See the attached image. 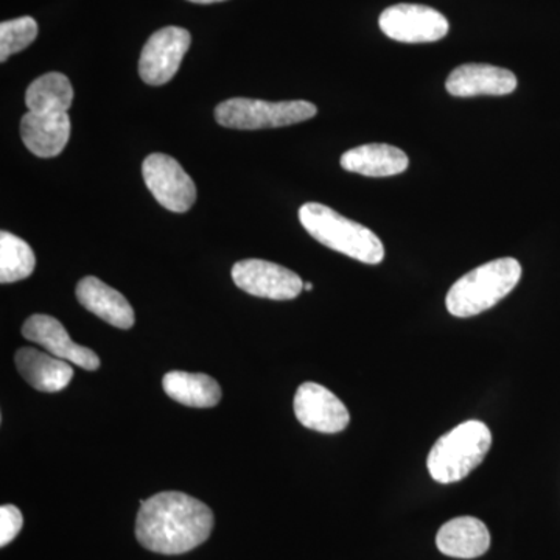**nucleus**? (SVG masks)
Masks as SVG:
<instances>
[{"instance_id": "nucleus-1", "label": "nucleus", "mask_w": 560, "mask_h": 560, "mask_svg": "<svg viewBox=\"0 0 560 560\" xmlns=\"http://www.w3.org/2000/svg\"><path fill=\"white\" fill-rule=\"evenodd\" d=\"M213 512L200 500L183 492H161L140 501L136 537L158 555H184L209 539Z\"/></svg>"}, {"instance_id": "nucleus-2", "label": "nucleus", "mask_w": 560, "mask_h": 560, "mask_svg": "<svg viewBox=\"0 0 560 560\" xmlns=\"http://www.w3.org/2000/svg\"><path fill=\"white\" fill-rule=\"evenodd\" d=\"M300 221L316 242L350 259L368 265H378L385 259L381 238L370 228L346 219L337 210L307 202L300 209Z\"/></svg>"}, {"instance_id": "nucleus-3", "label": "nucleus", "mask_w": 560, "mask_h": 560, "mask_svg": "<svg viewBox=\"0 0 560 560\" xmlns=\"http://www.w3.org/2000/svg\"><path fill=\"white\" fill-rule=\"evenodd\" d=\"M522 279V265L512 257L488 261L453 283L447 311L456 318H471L508 296Z\"/></svg>"}, {"instance_id": "nucleus-4", "label": "nucleus", "mask_w": 560, "mask_h": 560, "mask_svg": "<svg viewBox=\"0 0 560 560\" xmlns=\"http://www.w3.org/2000/svg\"><path fill=\"white\" fill-rule=\"evenodd\" d=\"M492 445V433L480 420H467L448 431L431 448L427 467L441 485L464 480L485 460Z\"/></svg>"}, {"instance_id": "nucleus-5", "label": "nucleus", "mask_w": 560, "mask_h": 560, "mask_svg": "<svg viewBox=\"0 0 560 560\" xmlns=\"http://www.w3.org/2000/svg\"><path fill=\"white\" fill-rule=\"evenodd\" d=\"M318 108L311 102H265L257 98H230L220 103L215 119L221 127L231 130H267V128L290 127L311 120Z\"/></svg>"}, {"instance_id": "nucleus-6", "label": "nucleus", "mask_w": 560, "mask_h": 560, "mask_svg": "<svg viewBox=\"0 0 560 560\" xmlns=\"http://www.w3.org/2000/svg\"><path fill=\"white\" fill-rule=\"evenodd\" d=\"M142 175L151 195L171 212H187L197 201L194 179L167 154H150L143 161Z\"/></svg>"}, {"instance_id": "nucleus-7", "label": "nucleus", "mask_w": 560, "mask_h": 560, "mask_svg": "<svg viewBox=\"0 0 560 560\" xmlns=\"http://www.w3.org/2000/svg\"><path fill=\"white\" fill-rule=\"evenodd\" d=\"M232 279L245 293L264 300L291 301L304 290V282L296 272L268 260L237 261L232 268Z\"/></svg>"}, {"instance_id": "nucleus-8", "label": "nucleus", "mask_w": 560, "mask_h": 560, "mask_svg": "<svg viewBox=\"0 0 560 560\" xmlns=\"http://www.w3.org/2000/svg\"><path fill=\"white\" fill-rule=\"evenodd\" d=\"M388 38L407 44L436 43L448 33V21L440 11L416 3L389 7L378 20Z\"/></svg>"}, {"instance_id": "nucleus-9", "label": "nucleus", "mask_w": 560, "mask_h": 560, "mask_svg": "<svg viewBox=\"0 0 560 560\" xmlns=\"http://www.w3.org/2000/svg\"><path fill=\"white\" fill-rule=\"evenodd\" d=\"M186 28L165 27L150 36L139 60V75L150 86H162L176 75L184 55L190 49Z\"/></svg>"}, {"instance_id": "nucleus-10", "label": "nucleus", "mask_w": 560, "mask_h": 560, "mask_svg": "<svg viewBox=\"0 0 560 560\" xmlns=\"http://www.w3.org/2000/svg\"><path fill=\"white\" fill-rule=\"evenodd\" d=\"M294 415L305 427L319 433L335 434L348 429V408L331 390L318 383H302L294 396Z\"/></svg>"}, {"instance_id": "nucleus-11", "label": "nucleus", "mask_w": 560, "mask_h": 560, "mask_svg": "<svg viewBox=\"0 0 560 560\" xmlns=\"http://www.w3.org/2000/svg\"><path fill=\"white\" fill-rule=\"evenodd\" d=\"M22 335L28 341L43 346L51 355L69 361L86 371H97L101 359L90 348L72 341L60 320L49 315H33L22 326Z\"/></svg>"}, {"instance_id": "nucleus-12", "label": "nucleus", "mask_w": 560, "mask_h": 560, "mask_svg": "<svg viewBox=\"0 0 560 560\" xmlns=\"http://www.w3.org/2000/svg\"><path fill=\"white\" fill-rule=\"evenodd\" d=\"M453 97H477V95H510L517 90V77L511 70L492 65L469 62L459 66L445 83Z\"/></svg>"}, {"instance_id": "nucleus-13", "label": "nucleus", "mask_w": 560, "mask_h": 560, "mask_svg": "<svg viewBox=\"0 0 560 560\" xmlns=\"http://www.w3.org/2000/svg\"><path fill=\"white\" fill-rule=\"evenodd\" d=\"M22 142L35 156H58L70 139L68 113H33L28 110L21 121Z\"/></svg>"}, {"instance_id": "nucleus-14", "label": "nucleus", "mask_w": 560, "mask_h": 560, "mask_svg": "<svg viewBox=\"0 0 560 560\" xmlns=\"http://www.w3.org/2000/svg\"><path fill=\"white\" fill-rule=\"evenodd\" d=\"M77 300L86 311L94 313L110 326L119 329H131L135 326V311L127 298L94 276L80 280Z\"/></svg>"}, {"instance_id": "nucleus-15", "label": "nucleus", "mask_w": 560, "mask_h": 560, "mask_svg": "<svg viewBox=\"0 0 560 560\" xmlns=\"http://www.w3.org/2000/svg\"><path fill=\"white\" fill-rule=\"evenodd\" d=\"M410 165L407 153L388 143H368L346 151L341 156V167L350 173L386 178L400 175Z\"/></svg>"}, {"instance_id": "nucleus-16", "label": "nucleus", "mask_w": 560, "mask_h": 560, "mask_svg": "<svg viewBox=\"0 0 560 560\" xmlns=\"http://www.w3.org/2000/svg\"><path fill=\"white\" fill-rule=\"evenodd\" d=\"M438 550L456 559H475L486 555L490 547L488 526L475 517H458L438 530Z\"/></svg>"}, {"instance_id": "nucleus-17", "label": "nucleus", "mask_w": 560, "mask_h": 560, "mask_svg": "<svg viewBox=\"0 0 560 560\" xmlns=\"http://www.w3.org/2000/svg\"><path fill=\"white\" fill-rule=\"evenodd\" d=\"M16 368L24 381L43 393H58L73 377L72 366L66 360L38 349L22 348L16 352Z\"/></svg>"}, {"instance_id": "nucleus-18", "label": "nucleus", "mask_w": 560, "mask_h": 560, "mask_svg": "<svg viewBox=\"0 0 560 560\" xmlns=\"http://www.w3.org/2000/svg\"><path fill=\"white\" fill-rule=\"evenodd\" d=\"M162 385L171 399L186 407L212 408L221 400L219 383L206 374L172 371L165 374Z\"/></svg>"}, {"instance_id": "nucleus-19", "label": "nucleus", "mask_w": 560, "mask_h": 560, "mask_svg": "<svg viewBox=\"0 0 560 560\" xmlns=\"http://www.w3.org/2000/svg\"><path fill=\"white\" fill-rule=\"evenodd\" d=\"M73 102L72 84L65 73L49 72L28 86L25 103L33 113H68Z\"/></svg>"}, {"instance_id": "nucleus-20", "label": "nucleus", "mask_w": 560, "mask_h": 560, "mask_svg": "<svg viewBox=\"0 0 560 560\" xmlns=\"http://www.w3.org/2000/svg\"><path fill=\"white\" fill-rule=\"evenodd\" d=\"M35 265V253L27 242L11 232H0V282L13 283L27 279Z\"/></svg>"}, {"instance_id": "nucleus-21", "label": "nucleus", "mask_w": 560, "mask_h": 560, "mask_svg": "<svg viewBox=\"0 0 560 560\" xmlns=\"http://www.w3.org/2000/svg\"><path fill=\"white\" fill-rule=\"evenodd\" d=\"M38 36V24L31 16L18 18L0 24V61L5 62L11 55L27 49Z\"/></svg>"}, {"instance_id": "nucleus-22", "label": "nucleus", "mask_w": 560, "mask_h": 560, "mask_svg": "<svg viewBox=\"0 0 560 560\" xmlns=\"http://www.w3.org/2000/svg\"><path fill=\"white\" fill-rule=\"evenodd\" d=\"M22 518L21 511L13 504H3L0 508V547H7L14 537L21 533Z\"/></svg>"}, {"instance_id": "nucleus-23", "label": "nucleus", "mask_w": 560, "mask_h": 560, "mask_svg": "<svg viewBox=\"0 0 560 560\" xmlns=\"http://www.w3.org/2000/svg\"><path fill=\"white\" fill-rule=\"evenodd\" d=\"M189 2H194V3H215V2H224V0H189Z\"/></svg>"}, {"instance_id": "nucleus-24", "label": "nucleus", "mask_w": 560, "mask_h": 560, "mask_svg": "<svg viewBox=\"0 0 560 560\" xmlns=\"http://www.w3.org/2000/svg\"><path fill=\"white\" fill-rule=\"evenodd\" d=\"M304 290L305 291H312L313 290V283H311V282L304 283Z\"/></svg>"}]
</instances>
